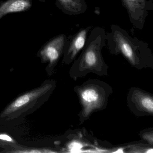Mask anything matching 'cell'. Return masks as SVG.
<instances>
[{
	"label": "cell",
	"instance_id": "1",
	"mask_svg": "<svg viewBox=\"0 0 153 153\" xmlns=\"http://www.w3.org/2000/svg\"><path fill=\"white\" fill-rule=\"evenodd\" d=\"M111 29L106 33V45L111 54H121L139 70L153 68V53L147 43L132 37L118 25H112Z\"/></svg>",
	"mask_w": 153,
	"mask_h": 153
},
{
	"label": "cell",
	"instance_id": "4",
	"mask_svg": "<svg viewBox=\"0 0 153 153\" xmlns=\"http://www.w3.org/2000/svg\"><path fill=\"white\" fill-rule=\"evenodd\" d=\"M55 86L54 81H50L42 86L27 92L16 98L3 111L1 116H11L18 114L36 103L41 97L51 93Z\"/></svg>",
	"mask_w": 153,
	"mask_h": 153
},
{
	"label": "cell",
	"instance_id": "12",
	"mask_svg": "<svg viewBox=\"0 0 153 153\" xmlns=\"http://www.w3.org/2000/svg\"><path fill=\"white\" fill-rule=\"evenodd\" d=\"M0 140H5V141H10V142L12 141V138L6 134H1L0 135Z\"/></svg>",
	"mask_w": 153,
	"mask_h": 153
},
{
	"label": "cell",
	"instance_id": "5",
	"mask_svg": "<svg viewBox=\"0 0 153 153\" xmlns=\"http://www.w3.org/2000/svg\"><path fill=\"white\" fill-rule=\"evenodd\" d=\"M130 111L137 117L153 115V95L139 88L131 87L127 96Z\"/></svg>",
	"mask_w": 153,
	"mask_h": 153
},
{
	"label": "cell",
	"instance_id": "8",
	"mask_svg": "<svg viewBox=\"0 0 153 153\" xmlns=\"http://www.w3.org/2000/svg\"><path fill=\"white\" fill-rule=\"evenodd\" d=\"M67 36L59 35L46 43L40 51V57L44 62H49L48 71L51 73L62 55L63 47Z\"/></svg>",
	"mask_w": 153,
	"mask_h": 153
},
{
	"label": "cell",
	"instance_id": "2",
	"mask_svg": "<svg viewBox=\"0 0 153 153\" xmlns=\"http://www.w3.org/2000/svg\"><path fill=\"white\" fill-rule=\"evenodd\" d=\"M106 46V32L102 27L91 29L78 58L73 62L69 71L71 78L76 80L89 73L99 76L108 75V66L102 54Z\"/></svg>",
	"mask_w": 153,
	"mask_h": 153
},
{
	"label": "cell",
	"instance_id": "6",
	"mask_svg": "<svg viewBox=\"0 0 153 153\" xmlns=\"http://www.w3.org/2000/svg\"><path fill=\"white\" fill-rule=\"evenodd\" d=\"M121 2L132 26L142 30L149 13L153 10V0H121Z\"/></svg>",
	"mask_w": 153,
	"mask_h": 153
},
{
	"label": "cell",
	"instance_id": "11",
	"mask_svg": "<svg viewBox=\"0 0 153 153\" xmlns=\"http://www.w3.org/2000/svg\"><path fill=\"white\" fill-rule=\"evenodd\" d=\"M140 138L150 146H153V128H152L141 131L140 132Z\"/></svg>",
	"mask_w": 153,
	"mask_h": 153
},
{
	"label": "cell",
	"instance_id": "7",
	"mask_svg": "<svg viewBox=\"0 0 153 153\" xmlns=\"http://www.w3.org/2000/svg\"><path fill=\"white\" fill-rule=\"evenodd\" d=\"M92 28V27L88 26L81 28L73 35L67 36L62 52L63 64L70 65L76 59L85 46L88 33Z\"/></svg>",
	"mask_w": 153,
	"mask_h": 153
},
{
	"label": "cell",
	"instance_id": "3",
	"mask_svg": "<svg viewBox=\"0 0 153 153\" xmlns=\"http://www.w3.org/2000/svg\"><path fill=\"white\" fill-rule=\"evenodd\" d=\"M74 91L79 100L81 109L78 114L80 124L88 120L96 112L106 109L113 89L106 82L90 79L75 86Z\"/></svg>",
	"mask_w": 153,
	"mask_h": 153
},
{
	"label": "cell",
	"instance_id": "10",
	"mask_svg": "<svg viewBox=\"0 0 153 153\" xmlns=\"http://www.w3.org/2000/svg\"><path fill=\"white\" fill-rule=\"evenodd\" d=\"M33 0H7L0 3V20L10 13L24 12L31 8Z\"/></svg>",
	"mask_w": 153,
	"mask_h": 153
},
{
	"label": "cell",
	"instance_id": "9",
	"mask_svg": "<svg viewBox=\"0 0 153 153\" xmlns=\"http://www.w3.org/2000/svg\"><path fill=\"white\" fill-rule=\"evenodd\" d=\"M56 5L63 13L69 16L80 15L87 9L85 0H56Z\"/></svg>",
	"mask_w": 153,
	"mask_h": 153
}]
</instances>
